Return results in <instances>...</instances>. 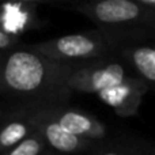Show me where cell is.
<instances>
[{
  "label": "cell",
  "mask_w": 155,
  "mask_h": 155,
  "mask_svg": "<svg viewBox=\"0 0 155 155\" xmlns=\"http://www.w3.org/2000/svg\"><path fill=\"white\" fill-rule=\"evenodd\" d=\"M76 67L53 61L27 46L0 52V114L33 116L68 106Z\"/></svg>",
  "instance_id": "obj_1"
},
{
  "label": "cell",
  "mask_w": 155,
  "mask_h": 155,
  "mask_svg": "<svg viewBox=\"0 0 155 155\" xmlns=\"http://www.w3.org/2000/svg\"><path fill=\"white\" fill-rule=\"evenodd\" d=\"M70 87L74 93L95 94L117 114L128 117L137 112L148 86L142 78L129 75L125 64L106 57L78 67Z\"/></svg>",
  "instance_id": "obj_2"
},
{
  "label": "cell",
  "mask_w": 155,
  "mask_h": 155,
  "mask_svg": "<svg viewBox=\"0 0 155 155\" xmlns=\"http://www.w3.org/2000/svg\"><path fill=\"white\" fill-rule=\"evenodd\" d=\"M29 48L53 61L76 68L110 57L112 53V45L101 30L63 35L29 45Z\"/></svg>",
  "instance_id": "obj_3"
},
{
  "label": "cell",
  "mask_w": 155,
  "mask_h": 155,
  "mask_svg": "<svg viewBox=\"0 0 155 155\" xmlns=\"http://www.w3.org/2000/svg\"><path fill=\"white\" fill-rule=\"evenodd\" d=\"M74 10L95 22L106 40L120 27L143 22L151 14L150 7L135 0H93L78 5Z\"/></svg>",
  "instance_id": "obj_4"
},
{
  "label": "cell",
  "mask_w": 155,
  "mask_h": 155,
  "mask_svg": "<svg viewBox=\"0 0 155 155\" xmlns=\"http://www.w3.org/2000/svg\"><path fill=\"white\" fill-rule=\"evenodd\" d=\"M31 117L35 131L41 134V136L45 139L46 144H49L52 148L60 151V153H76V151L84 150L86 147L90 146L91 140L71 134L67 129L63 128L59 123L51 120L46 116L37 113V114H33Z\"/></svg>",
  "instance_id": "obj_5"
},
{
  "label": "cell",
  "mask_w": 155,
  "mask_h": 155,
  "mask_svg": "<svg viewBox=\"0 0 155 155\" xmlns=\"http://www.w3.org/2000/svg\"><path fill=\"white\" fill-rule=\"evenodd\" d=\"M40 114L46 116L51 120L59 123L64 129H67L68 132H71V134L76 135L79 137L93 140L99 139L105 135V127L98 120L80 112V110L70 109L68 106L42 112Z\"/></svg>",
  "instance_id": "obj_6"
},
{
  "label": "cell",
  "mask_w": 155,
  "mask_h": 155,
  "mask_svg": "<svg viewBox=\"0 0 155 155\" xmlns=\"http://www.w3.org/2000/svg\"><path fill=\"white\" fill-rule=\"evenodd\" d=\"M0 125V151H8L35 132L31 116H7Z\"/></svg>",
  "instance_id": "obj_7"
},
{
  "label": "cell",
  "mask_w": 155,
  "mask_h": 155,
  "mask_svg": "<svg viewBox=\"0 0 155 155\" xmlns=\"http://www.w3.org/2000/svg\"><path fill=\"white\" fill-rule=\"evenodd\" d=\"M127 61L135 68L137 76L147 84L155 86V48L137 46L124 52Z\"/></svg>",
  "instance_id": "obj_8"
},
{
  "label": "cell",
  "mask_w": 155,
  "mask_h": 155,
  "mask_svg": "<svg viewBox=\"0 0 155 155\" xmlns=\"http://www.w3.org/2000/svg\"><path fill=\"white\" fill-rule=\"evenodd\" d=\"M45 139L41 136V134L35 131L31 136L25 139L14 148L8 150L4 155H41V153L45 148Z\"/></svg>",
  "instance_id": "obj_9"
},
{
  "label": "cell",
  "mask_w": 155,
  "mask_h": 155,
  "mask_svg": "<svg viewBox=\"0 0 155 155\" xmlns=\"http://www.w3.org/2000/svg\"><path fill=\"white\" fill-rule=\"evenodd\" d=\"M0 2H14V3H41V4L52 5H72L74 8L80 4L93 2V0H0Z\"/></svg>",
  "instance_id": "obj_10"
},
{
  "label": "cell",
  "mask_w": 155,
  "mask_h": 155,
  "mask_svg": "<svg viewBox=\"0 0 155 155\" xmlns=\"http://www.w3.org/2000/svg\"><path fill=\"white\" fill-rule=\"evenodd\" d=\"M18 46V40L15 37H12L11 34L0 30V52L7 51V49H12Z\"/></svg>",
  "instance_id": "obj_11"
},
{
  "label": "cell",
  "mask_w": 155,
  "mask_h": 155,
  "mask_svg": "<svg viewBox=\"0 0 155 155\" xmlns=\"http://www.w3.org/2000/svg\"><path fill=\"white\" fill-rule=\"evenodd\" d=\"M135 2L142 3V4L147 5V7H150V8H155V0H135Z\"/></svg>",
  "instance_id": "obj_12"
},
{
  "label": "cell",
  "mask_w": 155,
  "mask_h": 155,
  "mask_svg": "<svg viewBox=\"0 0 155 155\" xmlns=\"http://www.w3.org/2000/svg\"><path fill=\"white\" fill-rule=\"evenodd\" d=\"M99 155H128V154L120 153V151H105V153H102V154H99Z\"/></svg>",
  "instance_id": "obj_13"
}]
</instances>
